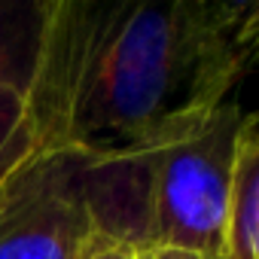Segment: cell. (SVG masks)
I'll use <instances>...</instances> for the list:
<instances>
[{
  "mask_svg": "<svg viewBox=\"0 0 259 259\" xmlns=\"http://www.w3.org/2000/svg\"><path fill=\"white\" fill-rule=\"evenodd\" d=\"M256 46L259 4L49 0L25 98L31 153H153L226 104Z\"/></svg>",
  "mask_w": 259,
  "mask_h": 259,
  "instance_id": "1",
  "label": "cell"
},
{
  "mask_svg": "<svg viewBox=\"0 0 259 259\" xmlns=\"http://www.w3.org/2000/svg\"><path fill=\"white\" fill-rule=\"evenodd\" d=\"M244 119L241 107L226 101L195 132L153 150V250H189L226 259Z\"/></svg>",
  "mask_w": 259,
  "mask_h": 259,
  "instance_id": "2",
  "label": "cell"
},
{
  "mask_svg": "<svg viewBox=\"0 0 259 259\" xmlns=\"http://www.w3.org/2000/svg\"><path fill=\"white\" fill-rule=\"evenodd\" d=\"M85 156L31 153L0 180V259H92L104 244L85 201Z\"/></svg>",
  "mask_w": 259,
  "mask_h": 259,
  "instance_id": "3",
  "label": "cell"
},
{
  "mask_svg": "<svg viewBox=\"0 0 259 259\" xmlns=\"http://www.w3.org/2000/svg\"><path fill=\"white\" fill-rule=\"evenodd\" d=\"M49 0H0V89L28 98L37 73Z\"/></svg>",
  "mask_w": 259,
  "mask_h": 259,
  "instance_id": "4",
  "label": "cell"
},
{
  "mask_svg": "<svg viewBox=\"0 0 259 259\" xmlns=\"http://www.w3.org/2000/svg\"><path fill=\"white\" fill-rule=\"evenodd\" d=\"M226 259H259V113L244 119L238 144Z\"/></svg>",
  "mask_w": 259,
  "mask_h": 259,
  "instance_id": "5",
  "label": "cell"
},
{
  "mask_svg": "<svg viewBox=\"0 0 259 259\" xmlns=\"http://www.w3.org/2000/svg\"><path fill=\"white\" fill-rule=\"evenodd\" d=\"M25 156H31L25 135V95L16 89H0V180Z\"/></svg>",
  "mask_w": 259,
  "mask_h": 259,
  "instance_id": "6",
  "label": "cell"
},
{
  "mask_svg": "<svg viewBox=\"0 0 259 259\" xmlns=\"http://www.w3.org/2000/svg\"><path fill=\"white\" fill-rule=\"evenodd\" d=\"M92 259H141V253L128 250V247H122V244H110V241H104V244L92 253Z\"/></svg>",
  "mask_w": 259,
  "mask_h": 259,
  "instance_id": "7",
  "label": "cell"
},
{
  "mask_svg": "<svg viewBox=\"0 0 259 259\" xmlns=\"http://www.w3.org/2000/svg\"><path fill=\"white\" fill-rule=\"evenodd\" d=\"M147 259H210V256H198L189 250H153L147 253Z\"/></svg>",
  "mask_w": 259,
  "mask_h": 259,
  "instance_id": "8",
  "label": "cell"
},
{
  "mask_svg": "<svg viewBox=\"0 0 259 259\" xmlns=\"http://www.w3.org/2000/svg\"><path fill=\"white\" fill-rule=\"evenodd\" d=\"M253 64H259V46L253 49Z\"/></svg>",
  "mask_w": 259,
  "mask_h": 259,
  "instance_id": "9",
  "label": "cell"
},
{
  "mask_svg": "<svg viewBox=\"0 0 259 259\" xmlns=\"http://www.w3.org/2000/svg\"><path fill=\"white\" fill-rule=\"evenodd\" d=\"M141 259H147V253H141Z\"/></svg>",
  "mask_w": 259,
  "mask_h": 259,
  "instance_id": "10",
  "label": "cell"
}]
</instances>
